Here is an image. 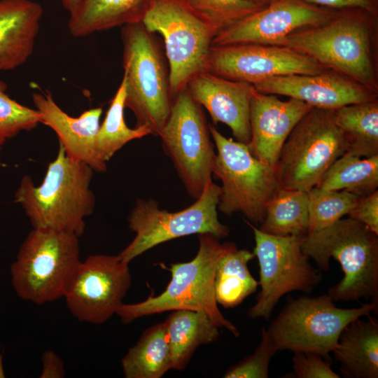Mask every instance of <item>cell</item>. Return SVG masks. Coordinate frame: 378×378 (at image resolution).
<instances>
[{
    "label": "cell",
    "mask_w": 378,
    "mask_h": 378,
    "mask_svg": "<svg viewBox=\"0 0 378 378\" xmlns=\"http://www.w3.org/2000/svg\"><path fill=\"white\" fill-rule=\"evenodd\" d=\"M94 171L83 162L69 157L59 143L55 158L49 163L43 181L36 186L24 176L15 193L35 229L65 232L80 237L85 218L95 206L90 188Z\"/></svg>",
    "instance_id": "6da1fadb"
},
{
    "label": "cell",
    "mask_w": 378,
    "mask_h": 378,
    "mask_svg": "<svg viewBox=\"0 0 378 378\" xmlns=\"http://www.w3.org/2000/svg\"><path fill=\"white\" fill-rule=\"evenodd\" d=\"M301 248L319 270H330L331 258L344 276L328 294L334 302H378V234L349 217L302 237Z\"/></svg>",
    "instance_id": "7a4b0ae2"
},
{
    "label": "cell",
    "mask_w": 378,
    "mask_h": 378,
    "mask_svg": "<svg viewBox=\"0 0 378 378\" xmlns=\"http://www.w3.org/2000/svg\"><path fill=\"white\" fill-rule=\"evenodd\" d=\"M374 17L361 8L336 10L327 22L300 29L283 39L279 46L309 56L326 69L377 92L372 52Z\"/></svg>",
    "instance_id": "3957f363"
},
{
    "label": "cell",
    "mask_w": 378,
    "mask_h": 378,
    "mask_svg": "<svg viewBox=\"0 0 378 378\" xmlns=\"http://www.w3.org/2000/svg\"><path fill=\"white\" fill-rule=\"evenodd\" d=\"M198 239V251L192 260L171 264L167 268L172 278L161 294L140 302L122 304L116 314L124 323L155 314L188 309L206 313L218 328L239 337L237 328L223 315L215 297L216 269L226 243L220 244L209 233L200 234Z\"/></svg>",
    "instance_id": "277c9868"
},
{
    "label": "cell",
    "mask_w": 378,
    "mask_h": 378,
    "mask_svg": "<svg viewBox=\"0 0 378 378\" xmlns=\"http://www.w3.org/2000/svg\"><path fill=\"white\" fill-rule=\"evenodd\" d=\"M125 107L136 120V127H146L160 136L170 113L173 98L169 70L159 44L143 23L122 27Z\"/></svg>",
    "instance_id": "5b68a950"
},
{
    "label": "cell",
    "mask_w": 378,
    "mask_h": 378,
    "mask_svg": "<svg viewBox=\"0 0 378 378\" xmlns=\"http://www.w3.org/2000/svg\"><path fill=\"white\" fill-rule=\"evenodd\" d=\"M78 237L60 231L33 228L10 267L18 295L43 304L63 298L79 265Z\"/></svg>",
    "instance_id": "8992f818"
},
{
    "label": "cell",
    "mask_w": 378,
    "mask_h": 378,
    "mask_svg": "<svg viewBox=\"0 0 378 378\" xmlns=\"http://www.w3.org/2000/svg\"><path fill=\"white\" fill-rule=\"evenodd\" d=\"M377 309L372 302L354 308L337 307L328 294L288 298L266 330L278 351L312 352L330 361V353L343 329Z\"/></svg>",
    "instance_id": "52a82bcc"
},
{
    "label": "cell",
    "mask_w": 378,
    "mask_h": 378,
    "mask_svg": "<svg viewBox=\"0 0 378 378\" xmlns=\"http://www.w3.org/2000/svg\"><path fill=\"white\" fill-rule=\"evenodd\" d=\"M141 22L163 38L174 98L194 76L205 71L219 29L186 0H153Z\"/></svg>",
    "instance_id": "ba28073f"
},
{
    "label": "cell",
    "mask_w": 378,
    "mask_h": 378,
    "mask_svg": "<svg viewBox=\"0 0 378 378\" xmlns=\"http://www.w3.org/2000/svg\"><path fill=\"white\" fill-rule=\"evenodd\" d=\"M346 152L334 110L313 107L294 127L274 165L278 188L308 192Z\"/></svg>",
    "instance_id": "9c48e42d"
},
{
    "label": "cell",
    "mask_w": 378,
    "mask_h": 378,
    "mask_svg": "<svg viewBox=\"0 0 378 378\" xmlns=\"http://www.w3.org/2000/svg\"><path fill=\"white\" fill-rule=\"evenodd\" d=\"M220 193V186L211 180L192 204L176 212L160 209L152 199L137 200L128 218L135 237L118 255L129 264L149 249L178 237L203 233L227 237L230 229L218 217Z\"/></svg>",
    "instance_id": "30bf717a"
},
{
    "label": "cell",
    "mask_w": 378,
    "mask_h": 378,
    "mask_svg": "<svg viewBox=\"0 0 378 378\" xmlns=\"http://www.w3.org/2000/svg\"><path fill=\"white\" fill-rule=\"evenodd\" d=\"M209 127L217 149L213 174L222 183L218 210L228 216L241 213L246 221L259 225L267 201L278 188L274 168L256 158L246 144Z\"/></svg>",
    "instance_id": "8fae6325"
},
{
    "label": "cell",
    "mask_w": 378,
    "mask_h": 378,
    "mask_svg": "<svg viewBox=\"0 0 378 378\" xmlns=\"http://www.w3.org/2000/svg\"><path fill=\"white\" fill-rule=\"evenodd\" d=\"M202 106L187 88L173 98L169 118L160 134L188 195L197 199L211 181L216 153Z\"/></svg>",
    "instance_id": "7c38bea8"
},
{
    "label": "cell",
    "mask_w": 378,
    "mask_h": 378,
    "mask_svg": "<svg viewBox=\"0 0 378 378\" xmlns=\"http://www.w3.org/2000/svg\"><path fill=\"white\" fill-rule=\"evenodd\" d=\"M253 230L254 254L260 267V290L247 314L268 320L280 298L293 291L310 293L321 280L301 248L302 237L267 234L246 221Z\"/></svg>",
    "instance_id": "4fadbf2b"
},
{
    "label": "cell",
    "mask_w": 378,
    "mask_h": 378,
    "mask_svg": "<svg viewBox=\"0 0 378 378\" xmlns=\"http://www.w3.org/2000/svg\"><path fill=\"white\" fill-rule=\"evenodd\" d=\"M131 281L128 263L118 255H92L80 262L63 298L78 321L102 324L116 314Z\"/></svg>",
    "instance_id": "5bb4252c"
},
{
    "label": "cell",
    "mask_w": 378,
    "mask_h": 378,
    "mask_svg": "<svg viewBox=\"0 0 378 378\" xmlns=\"http://www.w3.org/2000/svg\"><path fill=\"white\" fill-rule=\"evenodd\" d=\"M326 69L290 48L257 43L212 46L205 71L251 85L267 78L292 74H314Z\"/></svg>",
    "instance_id": "9a60e30c"
},
{
    "label": "cell",
    "mask_w": 378,
    "mask_h": 378,
    "mask_svg": "<svg viewBox=\"0 0 378 378\" xmlns=\"http://www.w3.org/2000/svg\"><path fill=\"white\" fill-rule=\"evenodd\" d=\"M335 11L304 0H275L220 30L212 46L241 43L279 46L283 39L300 29L327 22Z\"/></svg>",
    "instance_id": "2e32d148"
},
{
    "label": "cell",
    "mask_w": 378,
    "mask_h": 378,
    "mask_svg": "<svg viewBox=\"0 0 378 378\" xmlns=\"http://www.w3.org/2000/svg\"><path fill=\"white\" fill-rule=\"evenodd\" d=\"M253 86L262 93L286 96L312 107L331 110L377 99L376 91L333 71L275 76Z\"/></svg>",
    "instance_id": "e0dca14e"
},
{
    "label": "cell",
    "mask_w": 378,
    "mask_h": 378,
    "mask_svg": "<svg viewBox=\"0 0 378 378\" xmlns=\"http://www.w3.org/2000/svg\"><path fill=\"white\" fill-rule=\"evenodd\" d=\"M313 107L296 99L282 101L255 88L250 104L251 139L247 145L260 161L274 167L290 133Z\"/></svg>",
    "instance_id": "ac0fdd59"
},
{
    "label": "cell",
    "mask_w": 378,
    "mask_h": 378,
    "mask_svg": "<svg viewBox=\"0 0 378 378\" xmlns=\"http://www.w3.org/2000/svg\"><path fill=\"white\" fill-rule=\"evenodd\" d=\"M186 88L192 98L207 110L214 124H225L236 141L248 144L253 85L204 71L194 76Z\"/></svg>",
    "instance_id": "d6986e66"
},
{
    "label": "cell",
    "mask_w": 378,
    "mask_h": 378,
    "mask_svg": "<svg viewBox=\"0 0 378 378\" xmlns=\"http://www.w3.org/2000/svg\"><path fill=\"white\" fill-rule=\"evenodd\" d=\"M32 101L41 123L55 132L69 157L85 162L94 172H106V162L100 158L96 144L102 114L101 107L86 110L75 118L64 112L48 91L34 92Z\"/></svg>",
    "instance_id": "ffe728a7"
},
{
    "label": "cell",
    "mask_w": 378,
    "mask_h": 378,
    "mask_svg": "<svg viewBox=\"0 0 378 378\" xmlns=\"http://www.w3.org/2000/svg\"><path fill=\"white\" fill-rule=\"evenodd\" d=\"M43 15V7L34 1L0 0V73L31 57Z\"/></svg>",
    "instance_id": "44dd1931"
},
{
    "label": "cell",
    "mask_w": 378,
    "mask_h": 378,
    "mask_svg": "<svg viewBox=\"0 0 378 378\" xmlns=\"http://www.w3.org/2000/svg\"><path fill=\"white\" fill-rule=\"evenodd\" d=\"M363 317L343 329L332 351L344 377H378V322L370 315Z\"/></svg>",
    "instance_id": "7402d4cb"
},
{
    "label": "cell",
    "mask_w": 378,
    "mask_h": 378,
    "mask_svg": "<svg viewBox=\"0 0 378 378\" xmlns=\"http://www.w3.org/2000/svg\"><path fill=\"white\" fill-rule=\"evenodd\" d=\"M153 0H81L67 27L74 37H84L142 22Z\"/></svg>",
    "instance_id": "603a6c76"
},
{
    "label": "cell",
    "mask_w": 378,
    "mask_h": 378,
    "mask_svg": "<svg viewBox=\"0 0 378 378\" xmlns=\"http://www.w3.org/2000/svg\"><path fill=\"white\" fill-rule=\"evenodd\" d=\"M164 323L174 370H184L199 346L220 336L219 328L203 312L174 310Z\"/></svg>",
    "instance_id": "cb8c5ba5"
},
{
    "label": "cell",
    "mask_w": 378,
    "mask_h": 378,
    "mask_svg": "<svg viewBox=\"0 0 378 378\" xmlns=\"http://www.w3.org/2000/svg\"><path fill=\"white\" fill-rule=\"evenodd\" d=\"M254 257L253 252L238 249L234 243L226 242L215 273L214 291L218 304L225 309L234 308L255 292L259 284L248 267Z\"/></svg>",
    "instance_id": "d4e9b609"
},
{
    "label": "cell",
    "mask_w": 378,
    "mask_h": 378,
    "mask_svg": "<svg viewBox=\"0 0 378 378\" xmlns=\"http://www.w3.org/2000/svg\"><path fill=\"white\" fill-rule=\"evenodd\" d=\"M346 152L358 157L378 155V101L346 105L334 110Z\"/></svg>",
    "instance_id": "484cf974"
},
{
    "label": "cell",
    "mask_w": 378,
    "mask_h": 378,
    "mask_svg": "<svg viewBox=\"0 0 378 378\" xmlns=\"http://www.w3.org/2000/svg\"><path fill=\"white\" fill-rule=\"evenodd\" d=\"M126 378H160L172 369L164 321L146 330L121 360Z\"/></svg>",
    "instance_id": "4316f807"
},
{
    "label": "cell",
    "mask_w": 378,
    "mask_h": 378,
    "mask_svg": "<svg viewBox=\"0 0 378 378\" xmlns=\"http://www.w3.org/2000/svg\"><path fill=\"white\" fill-rule=\"evenodd\" d=\"M308 225L307 192L277 188L265 205L258 229L275 236L304 237Z\"/></svg>",
    "instance_id": "83f0119b"
},
{
    "label": "cell",
    "mask_w": 378,
    "mask_h": 378,
    "mask_svg": "<svg viewBox=\"0 0 378 378\" xmlns=\"http://www.w3.org/2000/svg\"><path fill=\"white\" fill-rule=\"evenodd\" d=\"M316 187L345 190L358 197L374 192L378 188V155L361 158L344 153L333 162Z\"/></svg>",
    "instance_id": "f1b7e54d"
},
{
    "label": "cell",
    "mask_w": 378,
    "mask_h": 378,
    "mask_svg": "<svg viewBox=\"0 0 378 378\" xmlns=\"http://www.w3.org/2000/svg\"><path fill=\"white\" fill-rule=\"evenodd\" d=\"M125 97V81L122 78L97 135V149L106 162L128 142L151 134L146 127L130 128L126 125L124 118Z\"/></svg>",
    "instance_id": "f546056e"
},
{
    "label": "cell",
    "mask_w": 378,
    "mask_h": 378,
    "mask_svg": "<svg viewBox=\"0 0 378 378\" xmlns=\"http://www.w3.org/2000/svg\"><path fill=\"white\" fill-rule=\"evenodd\" d=\"M307 192L308 233L326 227L347 216L358 197L345 190H330L316 187Z\"/></svg>",
    "instance_id": "4dcf8cb0"
},
{
    "label": "cell",
    "mask_w": 378,
    "mask_h": 378,
    "mask_svg": "<svg viewBox=\"0 0 378 378\" xmlns=\"http://www.w3.org/2000/svg\"><path fill=\"white\" fill-rule=\"evenodd\" d=\"M6 89V83L0 80V146L20 132L29 131L41 123L38 112L10 97Z\"/></svg>",
    "instance_id": "1f68e13d"
},
{
    "label": "cell",
    "mask_w": 378,
    "mask_h": 378,
    "mask_svg": "<svg viewBox=\"0 0 378 378\" xmlns=\"http://www.w3.org/2000/svg\"><path fill=\"white\" fill-rule=\"evenodd\" d=\"M219 31L264 8L245 0H186Z\"/></svg>",
    "instance_id": "d6a6232c"
},
{
    "label": "cell",
    "mask_w": 378,
    "mask_h": 378,
    "mask_svg": "<svg viewBox=\"0 0 378 378\" xmlns=\"http://www.w3.org/2000/svg\"><path fill=\"white\" fill-rule=\"evenodd\" d=\"M277 349L265 327L261 330V341L255 351L232 365L223 375L225 378H267L269 366Z\"/></svg>",
    "instance_id": "836d02e7"
},
{
    "label": "cell",
    "mask_w": 378,
    "mask_h": 378,
    "mask_svg": "<svg viewBox=\"0 0 378 378\" xmlns=\"http://www.w3.org/2000/svg\"><path fill=\"white\" fill-rule=\"evenodd\" d=\"M292 377L340 378L331 367L330 361L312 352H295L293 357Z\"/></svg>",
    "instance_id": "e575fe53"
},
{
    "label": "cell",
    "mask_w": 378,
    "mask_h": 378,
    "mask_svg": "<svg viewBox=\"0 0 378 378\" xmlns=\"http://www.w3.org/2000/svg\"><path fill=\"white\" fill-rule=\"evenodd\" d=\"M347 216L378 234V190L358 197Z\"/></svg>",
    "instance_id": "d590c367"
},
{
    "label": "cell",
    "mask_w": 378,
    "mask_h": 378,
    "mask_svg": "<svg viewBox=\"0 0 378 378\" xmlns=\"http://www.w3.org/2000/svg\"><path fill=\"white\" fill-rule=\"evenodd\" d=\"M305 1L326 8L340 10L357 8L374 15L377 13L378 0H304Z\"/></svg>",
    "instance_id": "8d00e7d4"
},
{
    "label": "cell",
    "mask_w": 378,
    "mask_h": 378,
    "mask_svg": "<svg viewBox=\"0 0 378 378\" xmlns=\"http://www.w3.org/2000/svg\"><path fill=\"white\" fill-rule=\"evenodd\" d=\"M41 378H62L65 377L64 363L62 358L53 351L48 350L41 357Z\"/></svg>",
    "instance_id": "74e56055"
},
{
    "label": "cell",
    "mask_w": 378,
    "mask_h": 378,
    "mask_svg": "<svg viewBox=\"0 0 378 378\" xmlns=\"http://www.w3.org/2000/svg\"><path fill=\"white\" fill-rule=\"evenodd\" d=\"M60 2L63 8L67 10L69 14L73 13L78 6L81 0H57Z\"/></svg>",
    "instance_id": "f35d334b"
},
{
    "label": "cell",
    "mask_w": 378,
    "mask_h": 378,
    "mask_svg": "<svg viewBox=\"0 0 378 378\" xmlns=\"http://www.w3.org/2000/svg\"><path fill=\"white\" fill-rule=\"evenodd\" d=\"M245 1L265 7L275 0H245Z\"/></svg>",
    "instance_id": "ab89813d"
},
{
    "label": "cell",
    "mask_w": 378,
    "mask_h": 378,
    "mask_svg": "<svg viewBox=\"0 0 378 378\" xmlns=\"http://www.w3.org/2000/svg\"><path fill=\"white\" fill-rule=\"evenodd\" d=\"M4 368H3V362H2V355L0 351V377H4Z\"/></svg>",
    "instance_id": "60d3db41"
},
{
    "label": "cell",
    "mask_w": 378,
    "mask_h": 378,
    "mask_svg": "<svg viewBox=\"0 0 378 378\" xmlns=\"http://www.w3.org/2000/svg\"><path fill=\"white\" fill-rule=\"evenodd\" d=\"M1 146H0V165L1 164Z\"/></svg>",
    "instance_id": "b9f144b4"
}]
</instances>
